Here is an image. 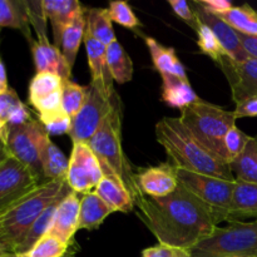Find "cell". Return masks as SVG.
I'll return each mask as SVG.
<instances>
[{"mask_svg": "<svg viewBox=\"0 0 257 257\" xmlns=\"http://www.w3.org/2000/svg\"><path fill=\"white\" fill-rule=\"evenodd\" d=\"M133 200L138 218L158 243L180 250H190L207 238L218 223L227 221L181 183L166 197H150L138 192Z\"/></svg>", "mask_w": 257, "mask_h": 257, "instance_id": "6da1fadb", "label": "cell"}, {"mask_svg": "<svg viewBox=\"0 0 257 257\" xmlns=\"http://www.w3.org/2000/svg\"><path fill=\"white\" fill-rule=\"evenodd\" d=\"M157 142L165 148L171 163L178 170L198 175L236 181L228 163L208 151L180 117H165L156 124Z\"/></svg>", "mask_w": 257, "mask_h": 257, "instance_id": "7a4b0ae2", "label": "cell"}, {"mask_svg": "<svg viewBox=\"0 0 257 257\" xmlns=\"http://www.w3.org/2000/svg\"><path fill=\"white\" fill-rule=\"evenodd\" d=\"M67 181H47L0 213V250L17 252L33 223L58 197L69 192Z\"/></svg>", "mask_w": 257, "mask_h": 257, "instance_id": "3957f363", "label": "cell"}, {"mask_svg": "<svg viewBox=\"0 0 257 257\" xmlns=\"http://www.w3.org/2000/svg\"><path fill=\"white\" fill-rule=\"evenodd\" d=\"M103 168V172L118 176L135 197L138 193L135 186V172L122 147V109L119 98L115 99L112 112L88 142Z\"/></svg>", "mask_w": 257, "mask_h": 257, "instance_id": "277c9868", "label": "cell"}, {"mask_svg": "<svg viewBox=\"0 0 257 257\" xmlns=\"http://www.w3.org/2000/svg\"><path fill=\"white\" fill-rule=\"evenodd\" d=\"M180 119L208 151L225 161L223 140L237 120L233 110L200 99L181 109Z\"/></svg>", "mask_w": 257, "mask_h": 257, "instance_id": "5b68a950", "label": "cell"}, {"mask_svg": "<svg viewBox=\"0 0 257 257\" xmlns=\"http://www.w3.org/2000/svg\"><path fill=\"white\" fill-rule=\"evenodd\" d=\"M191 257H257V220L232 221L187 250Z\"/></svg>", "mask_w": 257, "mask_h": 257, "instance_id": "8992f818", "label": "cell"}, {"mask_svg": "<svg viewBox=\"0 0 257 257\" xmlns=\"http://www.w3.org/2000/svg\"><path fill=\"white\" fill-rule=\"evenodd\" d=\"M47 136L48 132L39 120L30 119L24 124L7 125V138L3 143L5 151L27 166L40 183L47 182L40 162V148Z\"/></svg>", "mask_w": 257, "mask_h": 257, "instance_id": "52a82bcc", "label": "cell"}, {"mask_svg": "<svg viewBox=\"0 0 257 257\" xmlns=\"http://www.w3.org/2000/svg\"><path fill=\"white\" fill-rule=\"evenodd\" d=\"M178 183L190 191L193 196L212 207L217 212L222 213L228 222L231 218V201L235 181L222 180V178L210 177V176L198 175V173L188 172V171L178 170Z\"/></svg>", "mask_w": 257, "mask_h": 257, "instance_id": "ba28073f", "label": "cell"}, {"mask_svg": "<svg viewBox=\"0 0 257 257\" xmlns=\"http://www.w3.org/2000/svg\"><path fill=\"white\" fill-rule=\"evenodd\" d=\"M39 185L37 176L3 147L0 151V213Z\"/></svg>", "mask_w": 257, "mask_h": 257, "instance_id": "9c48e42d", "label": "cell"}, {"mask_svg": "<svg viewBox=\"0 0 257 257\" xmlns=\"http://www.w3.org/2000/svg\"><path fill=\"white\" fill-rule=\"evenodd\" d=\"M88 97L84 105L77 115L73 118L72 130L69 137L73 143H88L90 138L95 135L105 118L108 117L114 107L117 93L113 97H107L104 93L93 84L88 85Z\"/></svg>", "mask_w": 257, "mask_h": 257, "instance_id": "30bf717a", "label": "cell"}, {"mask_svg": "<svg viewBox=\"0 0 257 257\" xmlns=\"http://www.w3.org/2000/svg\"><path fill=\"white\" fill-rule=\"evenodd\" d=\"M104 172L88 143H73L68 167L67 183L75 193L92 192L102 181Z\"/></svg>", "mask_w": 257, "mask_h": 257, "instance_id": "8fae6325", "label": "cell"}, {"mask_svg": "<svg viewBox=\"0 0 257 257\" xmlns=\"http://www.w3.org/2000/svg\"><path fill=\"white\" fill-rule=\"evenodd\" d=\"M217 64L227 78L236 104L257 95V59L248 57L240 62L225 55Z\"/></svg>", "mask_w": 257, "mask_h": 257, "instance_id": "7c38bea8", "label": "cell"}, {"mask_svg": "<svg viewBox=\"0 0 257 257\" xmlns=\"http://www.w3.org/2000/svg\"><path fill=\"white\" fill-rule=\"evenodd\" d=\"M135 186L138 192L150 197H166L178 187L177 167L162 163L135 172Z\"/></svg>", "mask_w": 257, "mask_h": 257, "instance_id": "4fadbf2b", "label": "cell"}, {"mask_svg": "<svg viewBox=\"0 0 257 257\" xmlns=\"http://www.w3.org/2000/svg\"><path fill=\"white\" fill-rule=\"evenodd\" d=\"M191 7H192L195 14L197 15L198 20L212 30L228 57L235 60H240V62L247 59L248 54L243 49L240 38H238V33L233 28H231L227 23L223 22L218 15L205 9L198 2H193Z\"/></svg>", "mask_w": 257, "mask_h": 257, "instance_id": "5bb4252c", "label": "cell"}, {"mask_svg": "<svg viewBox=\"0 0 257 257\" xmlns=\"http://www.w3.org/2000/svg\"><path fill=\"white\" fill-rule=\"evenodd\" d=\"M84 45L90 77H92L90 84L102 90L107 97H113V94L115 93L114 87H113L114 80L110 74L109 68H108L107 45L94 39L87 30H85L84 35Z\"/></svg>", "mask_w": 257, "mask_h": 257, "instance_id": "9a60e30c", "label": "cell"}, {"mask_svg": "<svg viewBox=\"0 0 257 257\" xmlns=\"http://www.w3.org/2000/svg\"><path fill=\"white\" fill-rule=\"evenodd\" d=\"M30 47L37 73H53L64 80L70 79L72 67L65 60L62 50L54 44H50L48 38L38 39L35 42L32 40Z\"/></svg>", "mask_w": 257, "mask_h": 257, "instance_id": "2e32d148", "label": "cell"}, {"mask_svg": "<svg viewBox=\"0 0 257 257\" xmlns=\"http://www.w3.org/2000/svg\"><path fill=\"white\" fill-rule=\"evenodd\" d=\"M80 200L74 191L69 193L58 206L49 233L60 238L63 242L72 243L79 230Z\"/></svg>", "mask_w": 257, "mask_h": 257, "instance_id": "e0dca14e", "label": "cell"}, {"mask_svg": "<svg viewBox=\"0 0 257 257\" xmlns=\"http://www.w3.org/2000/svg\"><path fill=\"white\" fill-rule=\"evenodd\" d=\"M94 192L112 208L114 212L128 213L135 210V200L125 183L118 176L104 172L102 181Z\"/></svg>", "mask_w": 257, "mask_h": 257, "instance_id": "ac0fdd59", "label": "cell"}, {"mask_svg": "<svg viewBox=\"0 0 257 257\" xmlns=\"http://www.w3.org/2000/svg\"><path fill=\"white\" fill-rule=\"evenodd\" d=\"M43 12L49 20L54 37V45L59 48L60 35L63 29L77 18L78 14L85 12V8L77 0H43Z\"/></svg>", "mask_w": 257, "mask_h": 257, "instance_id": "d6986e66", "label": "cell"}, {"mask_svg": "<svg viewBox=\"0 0 257 257\" xmlns=\"http://www.w3.org/2000/svg\"><path fill=\"white\" fill-rule=\"evenodd\" d=\"M146 45L150 50L153 65L160 72V74H170L175 77L188 79L185 65L178 59L176 50L158 43L155 38L146 37Z\"/></svg>", "mask_w": 257, "mask_h": 257, "instance_id": "ffe728a7", "label": "cell"}, {"mask_svg": "<svg viewBox=\"0 0 257 257\" xmlns=\"http://www.w3.org/2000/svg\"><path fill=\"white\" fill-rule=\"evenodd\" d=\"M161 77H162V99L170 107L180 108L181 110L200 100L188 79L170 74H161Z\"/></svg>", "mask_w": 257, "mask_h": 257, "instance_id": "44dd1931", "label": "cell"}, {"mask_svg": "<svg viewBox=\"0 0 257 257\" xmlns=\"http://www.w3.org/2000/svg\"><path fill=\"white\" fill-rule=\"evenodd\" d=\"M114 211L94 192H88L80 198L79 230H97L105 218Z\"/></svg>", "mask_w": 257, "mask_h": 257, "instance_id": "7402d4cb", "label": "cell"}, {"mask_svg": "<svg viewBox=\"0 0 257 257\" xmlns=\"http://www.w3.org/2000/svg\"><path fill=\"white\" fill-rule=\"evenodd\" d=\"M40 162L45 181H67L69 161L67 160L64 153L50 141L49 135L42 143Z\"/></svg>", "mask_w": 257, "mask_h": 257, "instance_id": "603a6c76", "label": "cell"}, {"mask_svg": "<svg viewBox=\"0 0 257 257\" xmlns=\"http://www.w3.org/2000/svg\"><path fill=\"white\" fill-rule=\"evenodd\" d=\"M247 217H257V185L235 181L231 201V218L232 221H241Z\"/></svg>", "mask_w": 257, "mask_h": 257, "instance_id": "cb8c5ba5", "label": "cell"}, {"mask_svg": "<svg viewBox=\"0 0 257 257\" xmlns=\"http://www.w3.org/2000/svg\"><path fill=\"white\" fill-rule=\"evenodd\" d=\"M85 15H87V10L78 14L77 18L63 29L62 35H60L59 49L62 50L65 60L72 68L74 65L75 59H77L80 44H82V42H84L85 30H87Z\"/></svg>", "mask_w": 257, "mask_h": 257, "instance_id": "d4e9b609", "label": "cell"}, {"mask_svg": "<svg viewBox=\"0 0 257 257\" xmlns=\"http://www.w3.org/2000/svg\"><path fill=\"white\" fill-rule=\"evenodd\" d=\"M30 20L28 14L27 2L0 0V28H13L25 34L32 42L30 37Z\"/></svg>", "mask_w": 257, "mask_h": 257, "instance_id": "484cf974", "label": "cell"}, {"mask_svg": "<svg viewBox=\"0 0 257 257\" xmlns=\"http://www.w3.org/2000/svg\"><path fill=\"white\" fill-rule=\"evenodd\" d=\"M70 192H72V191H69V192L64 193V195H62L60 197H58L52 205H49L45 208L44 212L39 216V218H38V220L33 223L32 227L29 228V231H28L25 237L23 238V241L20 242L19 247H18L17 252L15 253H27L28 251H30V248L43 237V236L47 235V233L49 232L50 228H52L53 221H54V215L58 206H59V203L62 202Z\"/></svg>", "mask_w": 257, "mask_h": 257, "instance_id": "4316f807", "label": "cell"}, {"mask_svg": "<svg viewBox=\"0 0 257 257\" xmlns=\"http://www.w3.org/2000/svg\"><path fill=\"white\" fill-rule=\"evenodd\" d=\"M32 119L28 108L23 104L13 88L0 94V122L5 125H19Z\"/></svg>", "mask_w": 257, "mask_h": 257, "instance_id": "83f0119b", "label": "cell"}, {"mask_svg": "<svg viewBox=\"0 0 257 257\" xmlns=\"http://www.w3.org/2000/svg\"><path fill=\"white\" fill-rule=\"evenodd\" d=\"M107 63L114 82L124 84L133 78V63L118 40L107 47Z\"/></svg>", "mask_w": 257, "mask_h": 257, "instance_id": "f1b7e54d", "label": "cell"}, {"mask_svg": "<svg viewBox=\"0 0 257 257\" xmlns=\"http://www.w3.org/2000/svg\"><path fill=\"white\" fill-rule=\"evenodd\" d=\"M236 181L257 185V137H251L245 151L230 163Z\"/></svg>", "mask_w": 257, "mask_h": 257, "instance_id": "f546056e", "label": "cell"}, {"mask_svg": "<svg viewBox=\"0 0 257 257\" xmlns=\"http://www.w3.org/2000/svg\"><path fill=\"white\" fill-rule=\"evenodd\" d=\"M85 18H87V32L98 42L108 47L114 40H117L112 25L113 22L108 14V9L90 8V9H87Z\"/></svg>", "mask_w": 257, "mask_h": 257, "instance_id": "4dcf8cb0", "label": "cell"}, {"mask_svg": "<svg viewBox=\"0 0 257 257\" xmlns=\"http://www.w3.org/2000/svg\"><path fill=\"white\" fill-rule=\"evenodd\" d=\"M218 17L236 32L248 37H257V12L250 5L233 7L222 14H218Z\"/></svg>", "mask_w": 257, "mask_h": 257, "instance_id": "1f68e13d", "label": "cell"}, {"mask_svg": "<svg viewBox=\"0 0 257 257\" xmlns=\"http://www.w3.org/2000/svg\"><path fill=\"white\" fill-rule=\"evenodd\" d=\"M63 80L59 75L53 73H37L32 78L29 84L28 100L32 105L43 99L52 97L58 92H62Z\"/></svg>", "mask_w": 257, "mask_h": 257, "instance_id": "d6a6232c", "label": "cell"}, {"mask_svg": "<svg viewBox=\"0 0 257 257\" xmlns=\"http://www.w3.org/2000/svg\"><path fill=\"white\" fill-rule=\"evenodd\" d=\"M88 90H89V87L78 84L72 79L63 80L62 107L72 119L84 105L88 97Z\"/></svg>", "mask_w": 257, "mask_h": 257, "instance_id": "836d02e7", "label": "cell"}, {"mask_svg": "<svg viewBox=\"0 0 257 257\" xmlns=\"http://www.w3.org/2000/svg\"><path fill=\"white\" fill-rule=\"evenodd\" d=\"M72 243L63 242L60 238L48 232L25 255L27 257H65Z\"/></svg>", "mask_w": 257, "mask_h": 257, "instance_id": "e575fe53", "label": "cell"}, {"mask_svg": "<svg viewBox=\"0 0 257 257\" xmlns=\"http://www.w3.org/2000/svg\"><path fill=\"white\" fill-rule=\"evenodd\" d=\"M196 33H197V44L203 54L208 55L216 63L222 57L227 55L221 43L218 42L216 35L213 34L212 30L207 25L200 22V25H198V29L196 30Z\"/></svg>", "mask_w": 257, "mask_h": 257, "instance_id": "d590c367", "label": "cell"}, {"mask_svg": "<svg viewBox=\"0 0 257 257\" xmlns=\"http://www.w3.org/2000/svg\"><path fill=\"white\" fill-rule=\"evenodd\" d=\"M251 140L250 136L246 135L243 131H241L237 125L231 128L223 140V151H225V161L230 165L232 161H235L241 153L245 151L248 141Z\"/></svg>", "mask_w": 257, "mask_h": 257, "instance_id": "8d00e7d4", "label": "cell"}, {"mask_svg": "<svg viewBox=\"0 0 257 257\" xmlns=\"http://www.w3.org/2000/svg\"><path fill=\"white\" fill-rule=\"evenodd\" d=\"M39 122L48 132V135L59 136L69 135L72 130L73 119L64 112V109H59L57 112L49 113V114L39 115Z\"/></svg>", "mask_w": 257, "mask_h": 257, "instance_id": "74e56055", "label": "cell"}, {"mask_svg": "<svg viewBox=\"0 0 257 257\" xmlns=\"http://www.w3.org/2000/svg\"><path fill=\"white\" fill-rule=\"evenodd\" d=\"M108 14L112 22L128 28V29H136L141 25L140 20L133 13L132 8L125 2H112L108 7Z\"/></svg>", "mask_w": 257, "mask_h": 257, "instance_id": "f35d334b", "label": "cell"}, {"mask_svg": "<svg viewBox=\"0 0 257 257\" xmlns=\"http://www.w3.org/2000/svg\"><path fill=\"white\" fill-rule=\"evenodd\" d=\"M168 4L172 8L173 13H175L178 18H181L183 22L187 23L193 30L198 29L200 20H198L197 15L193 12L192 7H191L187 2H185V0H168Z\"/></svg>", "mask_w": 257, "mask_h": 257, "instance_id": "ab89813d", "label": "cell"}, {"mask_svg": "<svg viewBox=\"0 0 257 257\" xmlns=\"http://www.w3.org/2000/svg\"><path fill=\"white\" fill-rule=\"evenodd\" d=\"M233 113H235L237 119L245 117H257V95L247 98V99L236 104Z\"/></svg>", "mask_w": 257, "mask_h": 257, "instance_id": "60d3db41", "label": "cell"}, {"mask_svg": "<svg viewBox=\"0 0 257 257\" xmlns=\"http://www.w3.org/2000/svg\"><path fill=\"white\" fill-rule=\"evenodd\" d=\"M177 248L170 247V246L162 245V243H157L152 247L145 248L142 251V256L141 257H175Z\"/></svg>", "mask_w": 257, "mask_h": 257, "instance_id": "b9f144b4", "label": "cell"}, {"mask_svg": "<svg viewBox=\"0 0 257 257\" xmlns=\"http://www.w3.org/2000/svg\"><path fill=\"white\" fill-rule=\"evenodd\" d=\"M201 5L208 12L213 13V14H222V13L227 12V10L232 9L233 5L231 2L227 0H200Z\"/></svg>", "mask_w": 257, "mask_h": 257, "instance_id": "7bdbcfd3", "label": "cell"}, {"mask_svg": "<svg viewBox=\"0 0 257 257\" xmlns=\"http://www.w3.org/2000/svg\"><path fill=\"white\" fill-rule=\"evenodd\" d=\"M238 38H240L241 44H242L243 49L246 50L248 57L257 59V37H248V35L238 33Z\"/></svg>", "mask_w": 257, "mask_h": 257, "instance_id": "ee69618b", "label": "cell"}, {"mask_svg": "<svg viewBox=\"0 0 257 257\" xmlns=\"http://www.w3.org/2000/svg\"><path fill=\"white\" fill-rule=\"evenodd\" d=\"M9 85H8V77H7V70H5V65L3 63L2 58H0V94L4 92H7L9 89Z\"/></svg>", "mask_w": 257, "mask_h": 257, "instance_id": "f6af8a7d", "label": "cell"}, {"mask_svg": "<svg viewBox=\"0 0 257 257\" xmlns=\"http://www.w3.org/2000/svg\"><path fill=\"white\" fill-rule=\"evenodd\" d=\"M5 138H7V125L0 122V142L4 143Z\"/></svg>", "mask_w": 257, "mask_h": 257, "instance_id": "bcb514c9", "label": "cell"}, {"mask_svg": "<svg viewBox=\"0 0 257 257\" xmlns=\"http://www.w3.org/2000/svg\"><path fill=\"white\" fill-rule=\"evenodd\" d=\"M77 252H78V246L75 245V242H74V241H73L72 246H70L69 252L67 253V256H65V257H75V255H77Z\"/></svg>", "mask_w": 257, "mask_h": 257, "instance_id": "7dc6e473", "label": "cell"}, {"mask_svg": "<svg viewBox=\"0 0 257 257\" xmlns=\"http://www.w3.org/2000/svg\"><path fill=\"white\" fill-rule=\"evenodd\" d=\"M0 257H27L25 253H14V252H4Z\"/></svg>", "mask_w": 257, "mask_h": 257, "instance_id": "c3c4849f", "label": "cell"}, {"mask_svg": "<svg viewBox=\"0 0 257 257\" xmlns=\"http://www.w3.org/2000/svg\"><path fill=\"white\" fill-rule=\"evenodd\" d=\"M175 257H191V255L187 250H180V248H177V252H176Z\"/></svg>", "mask_w": 257, "mask_h": 257, "instance_id": "681fc988", "label": "cell"}, {"mask_svg": "<svg viewBox=\"0 0 257 257\" xmlns=\"http://www.w3.org/2000/svg\"><path fill=\"white\" fill-rule=\"evenodd\" d=\"M3 253H4V251H2V250H0V255H3Z\"/></svg>", "mask_w": 257, "mask_h": 257, "instance_id": "f907efd6", "label": "cell"}, {"mask_svg": "<svg viewBox=\"0 0 257 257\" xmlns=\"http://www.w3.org/2000/svg\"><path fill=\"white\" fill-rule=\"evenodd\" d=\"M242 257H251V256H242Z\"/></svg>", "mask_w": 257, "mask_h": 257, "instance_id": "816d5d0a", "label": "cell"}, {"mask_svg": "<svg viewBox=\"0 0 257 257\" xmlns=\"http://www.w3.org/2000/svg\"><path fill=\"white\" fill-rule=\"evenodd\" d=\"M3 147H4V146H3ZM3 147H2V150H3ZM2 150H0V151H2Z\"/></svg>", "mask_w": 257, "mask_h": 257, "instance_id": "f5cc1de1", "label": "cell"}]
</instances>
